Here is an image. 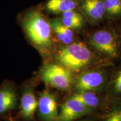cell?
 Masks as SVG:
<instances>
[{"mask_svg":"<svg viewBox=\"0 0 121 121\" xmlns=\"http://www.w3.org/2000/svg\"></svg>","mask_w":121,"mask_h":121,"instance_id":"cell-21","label":"cell"},{"mask_svg":"<svg viewBox=\"0 0 121 121\" xmlns=\"http://www.w3.org/2000/svg\"><path fill=\"white\" fill-rule=\"evenodd\" d=\"M17 102L16 89L11 83H4L0 87V116L15 109Z\"/></svg>","mask_w":121,"mask_h":121,"instance_id":"cell-10","label":"cell"},{"mask_svg":"<svg viewBox=\"0 0 121 121\" xmlns=\"http://www.w3.org/2000/svg\"><path fill=\"white\" fill-rule=\"evenodd\" d=\"M88 42L93 49L109 58H117L120 55L121 40L112 29L96 30L89 37Z\"/></svg>","mask_w":121,"mask_h":121,"instance_id":"cell-3","label":"cell"},{"mask_svg":"<svg viewBox=\"0 0 121 121\" xmlns=\"http://www.w3.org/2000/svg\"><path fill=\"white\" fill-rule=\"evenodd\" d=\"M81 0H47L42 4L44 13L61 15L71 10L78 9Z\"/></svg>","mask_w":121,"mask_h":121,"instance_id":"cell-11","label":"cell"},{"mask_svg":"<svg viewBox=\"0 0 121 121\" xmlns=\"http://www.w3.org/2000/svg\"><path fill=\"white\" fill-rule=\"evenodd\" d=\"M107 88L108 95L113 99H121V64L108 81Z\"/></svg>","mask_w":121,"mask_h":121,"instance_id":"cell-14","label":"cell"},{"mask_svg":"<svg viewBox=\"0 0 121 121\" xmlns=\"http://www.w3.org/2000/svg\"><path fill=\"white\" fill-rule=\"evenodd\" d=\"M107 73L101 69H94L82 72L74 82L77 91H98L102 90L108 84Z\"/></svg>","mask_w":121,"mask_h":121,"instance_id":"cell-5","label":"cell"},{"mask_svg":"<svg viewBox=\"0 0 121 121\" xmlns=\"http://www.w3.org/2000/svg\"><path fill=\"white\" fill-rule=\"evenodd\" d=\"M105 16L109 19H115L121 16V0H103Z\"/></svg>","mask_w":121,"mask_h":121,"instance_id":"cell-17","label":"cell"},{"mask_svg":"<svg viewBox=\"0 0 121 121\" xmlns=\"http://www.w3.org/2000/svg\"><path fill=\"white\" fill-rule=\"evenodd\" d=\"M84 105L93 110L98 108L100 104V99L96 92L94 91H77L72 96Z\"/></svg>","mask_w":121,"mask_h":121,"instance_id":"cell-15","label":"cell"},{"mask_svg":"<svg viewBox=\"0 0 121 121\" xmlns=\"http://www.w3.org/2000/svg\"><path fill=\"white\" fill-rule=\"evenodd\" d=\"M56 58L58 63L72 72L89 67L95 60L93 53L82 42H73L62 47L57 51Z\"/></svg>","mask_w":121,"mask_h":121,"instance_id":"cell-2","label":"cell"},{"mask_svg":"<svg viewBox=\"0 0 121 121\" xmlns=\"http://www.w3.org/2000/svg\"><path fill=\"white\" fill-rule=\"evenodd\" d=\"M17 20L30 44L43 57L50 56L53 53L56 45L53 32L42 4L20 13Z\"/></svg>","mask_w":121,"mask_h":121,"instance_id":"cell-1","label":"cell"},{"mask_svg":"<svg viewBox=\"0 0 121 121\" xmlns=\"http://www.w3.org/2000/svg\"></svg>","mask_w":121,"mask_h":121,"instance_id":"cell-19","label":"cell"},{"mask_svg":"<svg viewBox=\"0 0 121 121\" xmlns=\"http://www.w3.org/2000/svg\"><path fill=\"white\" fill-rule=\"evenodd\" d=\"M93 111V110L71 96L60 106L57 121H74L81 117L90 115Z\"/></svg>","mask_w":121,"mask_h":121,"instance_id":"cell-7","label":"cell"},{"mask_svg":"<svg viewBox=\"0 0 121 121\" xmlns=\"http://www.w3.org/2000/svg\"><path fill=\"white\" fill-rule=\"evenodd\" d=\"M38 110L39 118L42 121H57L58 116V107L56 95L45 89L39 96Z\"/></svg>","mask_w":121,"mask_h":121,"instance_id":"cell-6","label":"cell"},{"mask_svg":"<svg viewBox=\"0 0 121 121\" xmlns=\"http://www.w3.org/2000/svg\"><path fill=\"white\" fill-rule=\"evenodd\" d=\"M39 75L45 84L59 90H67L73 83L72 72L58 62L45 64Z\"/></svg>","mask_w":121,"mask_h":121,"instance_id":"cell-4","label":"cell"},{"mask_svg":"<svg viewBox=\"0 0 121 121\" xmlns=\"http://www.w3.org/2000/svg\"><path fill=\"white\" fill-rule=\"evenodd\" d=\"M38 100L31 87L27 86L24 89L20 99V114L22 118L31 121L38 109Z\"/></svg>","mask_w":121,"mask_h":121,"instance_id":"cell-9","label":"cell"},{"mask_svg":"<svg viewBox=\"0 0 121 121\" xmlns=\"http://www.w3.org/2000/svg\"><path fill=\"white\" fill-rule=\"evenodd\" d=\"M48 19L53 34H55L59 41L64 45H68L75 42L73 30L63 25L60 18L54 17Z\"/></svg>","mask_w":121,"mask_h":121,"instance_id":"cell-12","label":"cell"},{"mask_svg":"<svg viewBox=\"0 0 121 121\" xmlns=\"http://www.w3.org/2000/svg\"><path fill=\"white\" fill-rule=\"evenodd\" d=\"M109 108L100 121H121V99H113Z\"/></svg>","mask_w":121,"mask_h":121,"instance_id":"cell-16","label":"cell"},{"mask_svg":"<svg viewBox=\"0 0 121 121\" xmlns=\"http://www.w3.org/2000/svg\"><path fill=\"white\" fill-rule=\"evenodd\" d=\"M8 121H16L14 119L12 118H9Z\"/></svg>","mask_w":121,"mask_h":121,"instance_id":"cell-18","label":"cell"},{"mask_svg":"<svg viewBox=\"0 0 121 121\" xmlns=\"http://www.w3.org/2000/svg\"><path fill=\"white\" fill-rule=\"evenodd\" d=\"M78 9L91 24L99 23L105 16L103 0H81Z\"/></svg>","mask_w":121,"mask_h":121,"instance_id":"cell-8","label":"cell"},{"mask_svg":"<svg viewBox=\"0 0 121 121\" xmlns=\"http://www.w3.org/2000/svg\"><path fill=\"white\" fill-rule=\"evenodd\" d=\"M60 19L63 25L72 30L81 29L84 26L85 22L84 15L77 10L62 13Z\"/></svg>","mask_w":121,"mask_h":121,"instance_id":"cell-13","label":"cell"},{"mask_svg":"<svg viewBox=\"0 0 121 121\" xmlns=\"http://www.w3.org/2000/svg\"></svg>","mask_w":121,"mask_h":121,"instance_id":"cell-20","label":"cell"}]
</instances>
